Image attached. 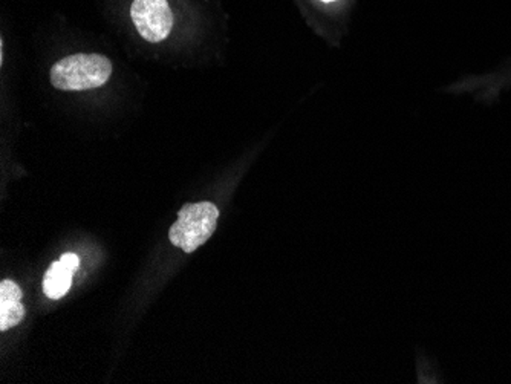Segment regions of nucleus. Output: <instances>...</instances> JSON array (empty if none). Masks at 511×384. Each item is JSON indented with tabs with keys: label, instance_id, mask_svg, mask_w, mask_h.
<instances>
[{
	"label": "nucleus",
	"instance_id": "0eeeda50",
	"mask_svg": "<svg viewBox=\"0 0 511 384\" xmlns=\"http://www.w3.org/2000/svg\"><path fill=\"white\" fill-rule=\"evenodd\" d=\"M323 2H332V0H323Z\"/></svg>",
	"mask_w": 511,
	"mask_h": 384
},
{
	"label": "nucleus",
	"instance_id": "f257e3e1",
	"mask_svg": "<svg viewBox=\"0 0 511 384\" xmlns=\"http://www.w3.org/2000/svg\"><path fill=\"white\" fill-rule=\"evenodd\" d=\"M112 64L101 54H74L51 69V83L58 90H89L107 83Z\"/></svg>",
	"mask_w": 511,
	"mask_h": 384
},
{
	"label": "nucleus",
	"instance_id": "7ed1b4c3",
	"mask_svg": "<svg viewBox=\"0 0 511 384\" xmlns=\"http://www.w3.org/2000/svg\"><path fill=\"white\" fill-rule=\"evenodd\" d=\"M131 16L146 42L159 43L169 38L174 14L167 0H133Z\"/></svg>",
	"mask_w": 511,
	"mask_h": 384
},
{
	"label": "nucleus",
	"instance_id": "423d86ee",
	"mask_svg": "<svg viewBox=\"0 0 511 384\" xmlns=\"http://www.w3.org/2000/svg\"><path fill=\"white\" fill-rule=\"evenodd\" d=\"M60 262L64 263L66 269H71L72 273H75L77 269H79L80 265V259L77 254L74 253H66L60 258Z\"/></svg>",
	"mask_w": 511,
	"mask_h": 384
},
{
	"label": "nucleus",
	"instance_id": "20e7f679",
	"mask_svg": "<svg viewBox=\"0 0 511 384\" xmlns=\"http://www.w3.org/2000/svg\"><path fill=\"white\" fill-rule=\"evenodd\" d=\"M21 290L13 280L0 284V331L14 328L25 317V306L21 303Z\"/></svg>",
	"mask_w": 511,
	"mask_h": 384
},
{
	"label": "nucleus",
	"instance_id": "39448f33",
	"mask_svg": "<svg viewBox=\"0 0 511 384\" xmlns=\"http://www.w3.org/2000/svg\"><path fill=\"white\" fill-rule=\"evenodd\" d=\"M74 274L71 269H66L64 263L60 262V259L51 263V267L47 269L43 277V293L49 299L58 300L66 295L71 285H72V277Z\"/></svg>",
	"mask_w": 511,
	"mask_h": 384
},
{
	"label": "nucleus",
	"instance_id": "f03ea898",
	"mask_svg": "<svg viewBox=\"0 0 511 384\" xmlns=\"http://www.w3.org/2000/svg\"><path fill=\"white\" fill-rule=\"evenodd\" d=\"M217 219L219 210L213 202L204 201L185 204L178 211V221L170 226V243L181 248L184 253H193L215 233Z\"/></svg>",
	"mask_w": 511,
	"mask_h": 384
}]
</instances>
